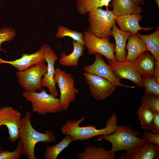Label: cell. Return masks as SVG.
Listing matches in <instances>:
<instances>
[{
	"label": "cell",
	"mask_w": 159,
	"mask_h": 159,
	"mask_svg": "<svg viewBox=\"0 0 159 159\" xmlns=\"http://www.w3.org/2000/svg\"><path fill=\"white\" fill-rule=\"evenodd\" d=\"M142 137L145 139L148 143L159 145V134H155L149 130H146L143 132Z\"/></svg>",
	"instance_id": "obj_32"
},
{
	"label": "cell",
	"mask_w": 159,
	"mask_h": 159,
	"mask_svg": "<svg viewBox=\"0 0 159 159\" xmlns=\"http://www.w3.org/2000/svg\"><path fill=\"white\" fill-rule=\"evenodd\" d=\"M137 114L140 121V128L150 130L154 118V112L145 105L142 104L137 110Z\"/></svg>",
	"instance_id": "obj_26"
},
{
	"label": "cell",
	"mask_w": 159,
	"mask_h": 159,
	"mask_svg": "<svg viewBox=\"0 0 159 159\" xmlns=\"http://www.w3.org/2000/svg\"><path fill=\"white\" fill-rule=\"evenodd\" d=\"M88 13L89 31L99 37H113L112 29L115 24L116 16L112 10L98 8L92 9Z\"/></svg>",
	"instance_id": "obj_4"
},
{
	"label": "cell",
	"mask_w": 159,
	"mask_h": 159,
	"mask_svg": "<svg viewBox=\"0 0 159 159\" xmlns=\"http://www.w3.org/2000/svg\"><path fill=\"white\" fill-rule=\"evenodd\" d=\"M73 52L70 54L67 55L64 52H61L59 62L65 66L78 67L79 60L84 54L85 49L84 45L73 40Z\"/></svg>",
	"instance_id": "obj_23"
},
{
	"label": "cell",
	"mask_w": 159,
	"mask_h": 159,
	"mask_svg": "<svg viewBox=\"0 0 159 159\" xmlns=\"http://www.w3.org/2000/svg\"><path fill=\"white\" fill-rule=\"evenodd\" d=\"M158 8H159V0H154Z\"/></svg>",
	"instance_id": "obj_35"
},
{
	"label": "cell",
	"mask_w": 159,
	"mask_h": 159,
	"mask_svg": "<svg viewBox=\"0 0 159 159\" xmlns=\"http://www.w3.org/2000/svg\"><path fill=\"white\" fill-rule=\"evenodd\" d=\"M31 112L27 111L21 118L19 127V139L23 147L24 155L28 159H37L34 154L36 145L38 142L50 143L55 142L56 137L50 130H46L44 133L36 131L31 121Z\"/></svg>",
	"instance_id": "obj_2"
},
{
	"label": "cell",
	"mask_w": 159,
	"mask_h": 159,
	"mask_svg": "<svg viewBox=\"0 0 159 159\" xmlns=\"http://www.w3.org/2000/svg\"><path fill=\"white\" fill-rule=\"evenodd\" d=\"M23 153V145L19 139L16 148L13 151L2 150L0 152V159H18Z\"/></svg>",
	"instance_id": "obj_30"
},
{
	"label": "cell",
	"mask_w": 159,
	"mask_h": 159,
	"mask_svg": "<svg viewBox=\"0 0 159 159\" xmlns=\"http://www.w3.org/2000/svg\"><path fill=\"white\" fill-rule=\"evenodd\" d=\"M112 0H77L76 4V9L78 13L83 15L92 9L105 6L108 10L110 2Z\"/></svg>",
	"instance_id": "obj_24"
},
{
	"label": "cell",
	"mask_w": 159,
	"mask_h": 159,
	"mask_svg": "<svg viewBox=\"0 0 159 159\" xmlns=\"http://www.w3.org/2000/svg\"><path fill=\"white\" fill-rule=\"evenodd\" d=\"M142 82L145 93L159 96V83L154 76H143Z\"/></svg>",
	"instance_id": "obj_28"
},
{
	"label": "cell",
	"mask_w": 159,
	"mask_h": 159,
	"mask_svg": "<svg viewBox=\"0 0 159 159\" xmlns=\"http://www.w3.org/2000/svg\"><path fill=\"white\" fill-rule=\"evenodd\" d=\"M149 51L144 52L132 62L133 66L142 76H149L154 74L155 60Z\"/></svg>",
	"instance_id": "obj_17"
},
{
	"label": "cell",
	"mask_w": 159,
	"mask_h": 159,
	"mask_svg": "<svg viewBox=\"0 0 159 159\" xmlns=\"http://www.w3.org/2000/svg\"><path fill=\"white\" fill-rule=\"evenodd\" d=\"M159 145L146 142L141 145L136 151L128 155L122 154L120 159H158Z\"/></svg>",
	"instance_id": "obj_19"
},
{
	"label": "cell",
	"mask_w": 159,
	"mask_h": 159,
	"mask_svg": "<svg viewBox=\"0 0 159 159\" xmlns=\"http://www.w3.org/2000/svg\"><path fill=\"white\" fill-rule=\"evenodd\" d=\"M78 159H114L115 152L108 151L102 147L88 146L82 152L77 154Z\"/></svg>",
	"instance_id": "obj_22"
},
{
	"label": "cell",
	"mask_w": 159,
	"mask_h": 159,
	"mask_svg": "<svg viewBox=\"0 0 159 159\" xmlns=\"http://www.w3.org/2000/svg\"><path fill=\"white\" fill-rule=\"evenodd\" d=\"M84 32H80L68 29L66 27L60 25L58 26V29L55 37L59 38H62L65 37H71L74 41L83 45H85L83 39Z\"/></svg>",
	"instance_id": "obj_27"
},
{
	"label": "cell",
	"mask_w": 159,
	"mask_h": 159,
	"mask_svg": "<svg viewBox=\"0 0 159 159\" xmlns=\"http://www.w3.org/2000/svg\"><path fill=\"white\" fill-rule=\"evenodd\" d=\"M54 78L60 92L59 101L64 110H67L70 103L76 100V96L79 90L74 85L75 80L70 73H68L59 68L55 69Z\"/></svg>",
	"instance_id": "obj_6"
},
{
	"label": "cell",
	"mask_w": 159,
	"mask_h": 159,
	"mask_svg": "<svg viewBox=\"0 0 159 159\" xmlns=\"http://www.w3.org/2000/svg\"><path fill=\"white\" fill-rule=\"evenodd\" d=\"M140 4H144L145 3V0H139Z\"/></svg>",
	"instance_id": "obj_36"
},
{
	"label": "cell",
	"mask_w": 159,
	"mask_h": 159,
	"mask_svg": "<svg viewBox=\"0 0 159 159\" xmlns=\"http://www.w3.org/2000/svg\"><path fill=\"white\" fill-rule=\"evenodd\" d=\"M142 19V15L139 14H132L116 16V22L120 29L125 32H129L133 34H136L138 32L143 30L145 32L153 30V27H143L139 24Z\"/></svg>",
	"instance_id": "obj_15"
},
{
	"label": "cell",
	"mask_w": 159,
	"mask_h": 159,
	"mask_svg": "<svg viewBox=\"0 0 159 159\" xmlns=\"http://www.w3.org/2000/svg\"><path fill=\"white\" fill-rule=\"evenodd\" d=\"M47 65L44 63L33 65L23 71H18L16 74L19 85L25 91L41 92L42 77L47 72Z\"/></svg>",
	"instance_id": "obj_7"
},
{
	"label": "cell",
	"mask_w": 159,
	"mask_h": 159,
	"mask_svg": "<svg viewBox=\"0 0 159 159\" xmlns=\"http://www.w3.org/2000/svg\"><path fill=\"white\" fill-rule=\"evenodd\" d=\"M22 95L30 102L34 112L40 115L55 113L63 110L59 99L44 90L39 92L24 91Z\"/></svg>",
	"instance_id": "obj_5"
},
{
	"label": "cell",
	"mask_w": 159,
	"mask_h": 159,
	"mask_svg": "<svg viewBox=\"0 0 159 159\" xmlns=\"http://www.w3.org/2000/svg\"><path fill=\"white\" fill-rule=\"evenodd\" d=\"M85 118L84 116L77 120H67L61 128L62 133L70 136L73 141L77 140L82 141L89 140L97 136L111 134L115 131L118 126L117 117L115 112L106 120L105 127L100 129H97L95 125L80 126V124Z\"/></svg>",
	"instance_id": "obj_1"
},
{
	"label": "cell",
	"mask_w": 159,
	"mask_h": 159,
	"mask_svg": "<svg viewBox=\"0 0 159 159\" xmlns=\"http://www.w3.org/2000/svg\"><path fill=\"white\" fill-rule=\"evenodd\" d=\"M134 3H135L137 5L140 6V3L139 0H132Z\"/></svg>",
	"instance_id": "obj_34"
},
{
	"label": "cell",
	"mask_w": 159,
	"mask_h": 159,
	"mask_svg": "<svg viewBox=\"0 0 159 159\" xmlns=\"http://www.w3.org/2000/svg\"><path fill=\"white\" fill-rule=\"evenodd\" d=\"M73 141L72 137L66 135L59 143L53 146H47L44 155L45 159H57L60 153Z\"/></svg>",
	"instance_id": "obj_25"
},
{
	"label": "cell",
	"mask_w": 159,
	"mask_h": 159,
	"mask_svg": "<svg viewBox=\"0 0 159 159\" xmlns=\"http://www.w3.org/2000/svg\"><path fill=\"white\" fill-rule=\"evenodd\" d=\"M83 34L84 46L88 54L93 55L98 53L106 58L116 61L114 55L115 45L110 42V37H99L88 30L84 32Z\"/></svg>",
	"instance_id": "obj_8"
},
{
	"label": "cell",
	"mask_w": 159,
	"mask_h": 159,
	"mask_svg": "<svg viewBox=\"0 0 159 159\" xmlns=\"http://www.w3.org/2000/svg\"><path fill=\"white\" fill-rule=\"evenodd\" d=\"M16 35L15 30L11 27H5L0 29V52L4 51L1 45L5 42H9Z\"/></svg>",
	"instance_id": "obj_31"
},
{
	"label": "cell",
	"mask_w": 159,
	"mask_h": 159,
	"mask_svg": "<svg viewBox=\"0 0 159 159\" xmlns=\"http://www.w3.org/2000/svg\"><path fill=\"white\" fill-rule=\"evenodd\" d=\"M125 48L127 50L126 61H134L142 53L148 49L137 34H131L127 39Z\"/></svg>",
	"instance_id": "obj_20"
},
{
	"label": "cell",
	"mask_w": 159,
	"mask_h": 159,
	"mask_svg": "<svg viewBox=\"0 0 159 159\" xmlns=\"http://www.w3.org/2000/svg\"><path fill=\"white\" fill-rule=\"evenodd\" d=\"M137 35L144 42L155 60L154 75L159 77V27L156 30L149 35H142L138 33Z\"/></svg>",
	"instance_id": "obj_16"
},
{
	"label": "cell",
	"mask_w": 159,
	"mask_h": 159,
	"mask_svg": "<svg viewBox=\"0 0 159 159\" xmlns=\"http://www.w3.org/2000/svg\"><path fill=\"white\" fill-rule=\"evenodd\" d=\"M2 150L1 149V146H0V152Z\"/></svg>",
	"instance_id": "obj_37"
},
{
	"label": "cell",
	"mask_w": 159,
	"mask_h": 159,
	"mask_svg": "<svg viewBox=\"0 0 159 159\" xmlns=\"http://www.w3.org/2000/svg\"><path fill=\"white\" fill-rule=\"evenodd\" d=\"M47 44H44L36 52L32 54H23L21 57L12 61L5 60L0 57V64H9L18 71L25 70L33 65H37L46 62L44 57V52Z\"/></svg>",
	"instance_id": "obj_14"
},
{
	"label": "cell",
	"mask_w": 159,
	"mask_h": 159,
	"mask_svg": "<svg viewBox=\"0 0 159 159\" xmlns=\"http://www.w3.org/2000/svg\"><path fill=\"white\" fill-rule=\"evenodd\" d=\"M108 65L120 79H125L133 82L137 86L143 87L142 76L134 67L132 62L125 61L118 62L106 58Z\"/></svg>",
	"instance_id": "obj_12"
},
{
	"label": "cell",
	"mask_w": 159,
	"mask_h": 159,
	"mask_svg": "<svg viewBox=\"0 0 159 159\" xmlns=\"http://www.w3.org/2000/svg\"><path fill=\"white\" fill-rule=\"evenodd\" d=\"M112 33L116 43L114 54L115 60L118 62H124L126 60L127 56L125 50L126 42L132 34L121 30L115 24L112 27Z\"/></svg>",
	"instance_id": "obj_18"
},
{
	"label": "cell",
	"mask_w": 159,
	"mask_h": 159,
	"mask_svg": "<svg viewBox=\"0 0 159 159\" xmlns=\"http://www.w3.org/2000/svg\"><path fill=\"white\" fill-rule=\"evenodd\" d=\"M44 56L47 64V72L42 79V87H47L50 93L57 97L58 95V92L54 76L55 71L54 65L58 57L51 47L47 44L44 50Z\"/></svg>",
	"instance_id": "obj_13"
},
{
	"label": "cell",
	"mask_w": 159,
	"mask_h": 159,
	"mask_svg": "<svg viewBox=\"0 0 159 159\" xmlns=\"http://www.w3.org/2000/svg\"><path fill=\"white\" fill-rule=\"evenodd\" d=\"M152 132L159 134V113L154 112V116L150 129Z\"/></svg>",
	"instance_id": "obj_33"
},
{
	"label": "cell",
	"mask_w": 159,
	"mask_h": 159,
	"mask_svg": "<svg viewBox=\"0 0 159 159\" xmlns=\"http://www.w3.org/2000/svg\"><path fill=\"white\" fill-rule=\"evenodd\" d=\"M94 62L90 65L85 66L83 70L85 72L104 78L115 87L121 86L128 88H134V86L124 85L120 82V79L114 73L108 64L105 62L103 55L98 53L95 55Z\"/></svg>",
	"instance_id": "obj_9"
},
{
	"label": "cell",
	"mask_w": 159,
	"mask_h": 159,
	"mask_svg": "<svg viewBox=\"0 0 159 159\" xmlns=\"http://www.w3.org/2000/svg\"><path fill=\"white\" fill-rule=\"evenodd\" d=\"M21 113L11 106L0 108V126L7 127L9 136L8 139L12 143L19 139V127L21 120Z\"/></svg>",
	"instance_id": "obj_10"
},
{
	"label": "cell",
	"mask_w": 159,
	"mask_h": 159,
	"mask_svg": "<svg viewBox=\"0 0 159 159\" xmlns=\"http://www.w3.org/2000/svg\"><path fill=\"white\" fill-rule=\"evenodd\" d=\"M114 14L117 16L140 14L144 11L142 7L132 0H112L111 2Z\"/></svg>",
	"instance_id": "obj_21"
},
{
	"label": "cell",
	"mask_w": 159,
	"mask_h": 159,
	"mask_svg": "<svg viewBox=\"0 0 159 159\" xmlns=\"http://www.w3.org/2000/svg\"><path fill=\"white\" fill-rule=\"evenodd\" d=\"M141 100L142 104L147 106L154 112L159 113V96L145 93Z\"/></svg>",
	"instance_id": "obj_29"
},
{
	"label": "cell",
	"mask_w": 159,
	"mask_h": 159,
	"mask_svg": "<svg viewBox=\"0 0 159 159\" xmlns=\"http://www.w3.org/2000/svg\"><path fill=\"white\" fill-rule=\"evenodd\" d=\"M92 96L96 100H102L111 95L116 87L106 79L85 72L83 73Z\"/></svg>",
	"instance_id": "obj_11"
},
{
	"label": "cell",
	"mask_w": 159,
	"mask_h": 159,
	"mask_svg": "<svg viewBox=\"0 0 159 159\" xmlns=\"http://www.w3.org/2000/svg\"><path fill=\"white\" fill-rule=\"evenodd\" d=\"M140 132L132 129L130 125L126 126L123 125H118L113 133L107 135H98V140H106L112 144L111 150L116 152L125 150V155L131 154L138 150L142 145L146 142V140L138 137L140 135Z\"/></svg>",
	"instance_id": "obj_3"
}]
</instances>
